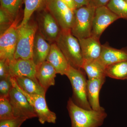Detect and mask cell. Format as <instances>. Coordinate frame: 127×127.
<instances>
[{"mask_svg": "<svg viewBox=\"0 0 127 127\" xmlns=\"http://www.w3.org/2000/svg\"><path fill=\"white\" fill-rule=\"evenodd\" d=\"M37 30L36 23L30 21L23 26H18L15 59H32L33 44Z\"/></svg>", "mask_w": 127, "mask_h": 127, "instance_id": "3957f363", "label": "cell"}, {"mask_svg": "<svg viewBox=\"0 0 127 127\" xmlns=\"http://www.w3.org/2000/svg\"><path fill=\"white\" fill-rule=\"evenodd\" d=\"M78 40L84 61L97 60L100 58L102 49L100 39L91 36Z\"/></svg>", "mask_w": 127, "mask_h": 127, "instance_id": "4fadbf2b", "label": "cell"}, {"mask_svg": "<svg viewBox=\"0 0 127 127\" xmlns=\"http://www.w3.org/2000/svg\"><path fill=\"white\" fill-rule=\"evenodd\" d=\"M0 7L15 19L22 0H0Z\"/></svg>", "mask_w": 127, "mask_h": 127, "instance_id": "d4e9b609", "label": "cell"}, {"mask_svg": "<svg viewBox=\"0 0 127 127\" xmlns=\"http://www.w3.org/2000/svg\"><path fill=\"white\" fill-rule=\"evenodd\" d=\"M15 118L9 97L0 96V121Z\"/></svg>", "mask_w": 127, "mask_h": 127, "instance_id": "cb8c5ba5", "label": "cell"}, {"mask_svg": "<svg viewBox=\"0 0 127 127\" xmlns=\"http://www.w3.org/2000/svg\"><path fill=\"white\" fill-rule=\"evenodd\" d=\"M12 86L24 94L34 108L39 122L41 124L46 123L55 124L57 117L56 113L48 108L45 99V95H30L26 93L19 87L14 77H11Z\"/></svg>", "mask_w": 127, "mask_h": 127, "instance_id": "8992f818", "label": "cell"}, {"mask_svg": "<svg viewBox=\"0 0 127 127\" xmlns=\"http://www.w3.org/2000/svg\"><path fill=\"white\" fill-rule=\"evenodd\" d=\"M46 0H25V7L23 19L19 25L23 26L30 21L34 12L45 6Z\"/></svg>", "mask_w": 127, "mask_h": 127, "instance_id": "7402d4cb", "label": "cell"}, {"mask_svg": "<svg viewBox=\"0 0 127 127\" xmlns=\"http://www.w3.org/2000/svg\"><path fill=\"white\" fill-rule=\"evenodd\" d=\"M106 76L117 79L127 80V61L120 62L107 66Z\"/></svg>", "mask_w": 127, "mask_h": 127, "instance_id": "44dd1931", "label": "cell"}, {"mask_svg": "<svg viewBox=\"0 0 127 127\" xmlns=\"http://www.w3.org/2000/svg\"><path fill=\"white\" fill-rule=\"evenodd\" d=\"M10 78L0 79V96L9 97V94L13 87Z\"/></svg>", "mask_w": 127, "mask_h": 127, "instance_id": "4316f807", "label": "cell"}, {"mask_svg": "<svg viewBox=\"0 0 127 127\" xmlns=\"http://www.w3.org/2000/svg\"><path fill=\"white\" fill-rule=\"evenodd\" d=\"M125 1H126V0H125Z\"/></svg>", "mask_w": 127, "mask_h": 127, "instance_id": "836d02e7", "label": "cell"}, {"mask_svg": "<svg viewBox=\"0 0 127 127\" xmlns=\"http://www.w3.org/2000/svg\"><path fill=\"white\" fill-rule=\"evenodd\" d=\"M95 7L87 5L74 11V18L71 29L72 35L78 39L91 36Z\"/></svg>", "mask_w": 127, "mask_h": 127, "instance_id": "5b68a950", "label": "cell"}, {"mask_svg": "<svg viewBox=\"0 0 127 127\" xmlns=\"http://www.w3.org/2000/svg\"><path fill=\"white\" fill-rule=\"evenodd\" d=\"M98 60L106 67L111 64L127 61V47L116 49L106 43L102 45L101 53Z\"/></svg>", "mask_w": 127, "mask_h": 127, "instance_id": "9a60e30c", "label": "cell"}, {"mask_svg": "<svg viewBox=\"0 0 127 127\" xmlns=\"http://www.w3.org/2000/svg\"><path fill=\"white\" fill-rule=\"evenodd\" d=\"M66 76L71 84L73 94L72 99L75 104L87 110H92L88 100L87 82L86 75L81 69L70 66Z\"/></svg>", "mask_w": 127, "mask_h": 127, "instance_id": "277c9868", "label": "cell"}, {"mask_svg": "<svg viewBox=\"0 0 127 127\" xmlns=\"http://www.w3.org/2000/svg\"><path fill=\"white\" fill-rule=\"evenodd\" d=\"M67 108L71 119V127H99L106 118L105 110H87L75 104L71 98L67 101Z\"/></svg>", "mask_w": 127, "mask_h": 127, "instance_id": "6da1fadb", "label": "cell"}, {"mask_svg": "<svg viewBox=\"0 0 127 127\" xmlns=\"http://www.w3.org/2000/svg\"><path fill=\"white\" fill-rule=\"evenodd\" d=\"M17 22L15 21L10 27L0 34V59L10 63L15 60L17 41Z\"/></svg>", "mask_w": 127, "mask_h": 127, "instance_id": "ba28073f", "label": "cell"}, {"mask_svg": "<svg viewBox=\"0 0 127 127\" xmlns=\"http://www.w3.org/2000/svg\"><path fill=\"white\" fill-rule=\"evenodd\" d=\"M15 18L2 8L0 9V34L9 28L14 21Z\"/></svg>", "mask_w": 127, "mask_h": 127, "instance_id": "484cf974", "label": "cell"}, {"mask_svg": "<svg viewBox=\"0 0 127 127\" xmlns=\"http://www.w3.org/2000/svg\"><path fill=\"white\" fill-rule=\"evenodd\" d=\"M119 18L107 6L96 8L93 21L91 36L100 39L102 34L107 28Z\"/></svg>", "mask_w": 127, "mask_h": 127, "instance_id": "30bf717a", "label": "cell"}, {"mask_svg": "<svg viewBox=\"0 0 127 127\" xmlns=\"http://www.w3.org/2000/svg\"><path fill=\"white\" fill-rule=\"evenodd\" d=\"M9 98L15 117H24L27 119L37 117L34 108L26 97L14 87L11 89Z\"/></svg>", "mask_w": 127, "mask_h": 127, "instance_id": "9c48e42d", "label": "cell"}, {"mask_svg": "<svg viewBox=\"0 0 127 127\" xmlns=\"http://www.w3.org/2000/svg\"><path fill=\"white\" fill-rule=\"evenodd\" d=\"M67 6L74 11L76 9V6L73 0H62Z\"/></svg>", "mask_w": 127, "mask_h": 127, "instance_id": "1f68e13d", "label": "cell"}, {"mask_svg": "<svg viewBox=\"0 0 127 127\" xmlns=\"http://www.w3.org/2000/svg\"><path fill=\"white\" fill-rule=\"evenodd\" d=\"M27 119L15 117L12 119L0 121V127H20Z\"/></svg>", "mask_w": 127, "mask_h": 127, "instance_id": "83f0119b", "label": "cell"}, {"mask_svg": "<svg viewBox=\"0 0 127 127\" xmlns=\"http://www.w3.org/2000/svg\"><path fill=\"white\" fill-rule=\"evenodd\" d=\"M106 6L120 18L127 20V3L125 0H110Z\"/></svg>", "mask_w": 127, "mask_h": 127, "instance_id": "603a6c76", "label": "cell"}, {"mask_svg": "<svg viewBox=\"0 0 127 127\" xmlns=\"http://www.w3.org/2000/svg\"><path fill=\"white\" fill-rule=\"evenodd\" d=\"M57 74L55 68L47 61H45L37 67L36 74L37 80L46 92L50 87L55 85V78Z\"/></svg>", "mask_w": 127, "mask_h": 127, "instance_id": "e0dca14e", "label": "cell"}, {"mask_svg": "<svg viewBox=\"0 0 127 127\" xmlns=\"http://www.w3.org/2000/svg\"><path fill=\"white\" fill-rule=\"evenodd\" d=\"M106 81V77L98 79H88L87 82L88 100L92 109L95 111L104 110L100 106L99 93Z\"/></svg>", "mask_w": 127, "mask_h": 127, "instance_id": "ac0fdd59", "label": "cell"}, {"mask_svg": "<svg viewBox=\"0 0 127 127\" xmlns=\"http://www.w3.org/2000/svg\"><path fill=\"white\" fill-rule=\"evenodd\" d=\"M76 9L84 6L88 5L89 0H73Z\"/></svg>", "mask_w": 127, "mask_h": 127, "instance_id": "4dcf8cb0", "label": "cell"}, {"mask_svg": "<svg viewBox=\"0 0 127 127\" xmlns=\"http://www.w3.org/2000/svg\"><path fill=\"white\" fill-rule=\"evenodd\" d=\"M45 6L62 30H71L74 21V11L62 0H46Z\"/></svg>", "mask_w": 127, "mask_h": 127, "instance_id": "52a82bcc", "label": "cell"}, {"mask_svg": "<svg viewBox=\"0 0 127 127\" xmlns=\"http://www.w3.org/2000/svg\"><path fill=\"white\" fill-rule=\"evenodd\" d=\"M9 64V63L5 61L0 59V79L11 77Z\"/></svg>", "mask_w": 127, "mask_h": 127, "instance_id": "f1b7e54d", "label": "cell"}, {"mask_svg": "<svg viewBox=\"0 0 127 127\" xmlns=\"http://www.w3.org/2000/svg\"><path fill=\"white\" fill-rule=\"evenodd\" d=\"M37 26L41 34L51 44L55 42L62 31L56 20L47 10L39 16Z\"/></svg>", "mask_w": 127, "mask_h": 127, "instance_id": "8fae6325", "label": "cell"}, {"mask_svg": "<svg viewBox=\"0 0 127 127\" xmlns=\"http://www.w3.org/2000/svg\"><path fill=\"white\" fill-rule=\"evenodd\" d=\"M46 61L51 64L57 74L62 75H66L70 66L55 42L51 44L50 52Z\"/></svg>", "mask_w": 127, "mask_h": 127, "instance_id": "5bb4252c", "label": "cell"}, {"mask_svg": "<svg viewBox=\"0 0 127 127\" xmlns=\"http://www.w3.org/2000/svg\"><path fill=\"white\" fill-rule=\"evenodd\" d=\"M9 65L11 77L29 78L39 84L36 77L37 66L32 59H15Z\"/></svg>", "mask_w": 127, "mask_h": 127, "instance_id": "7c38bea8", "label": "cell"}, {"mask_svg": "<svg viewBox=\"0 0 127 127\" xmlns=\"http://www.w3.org/2000/svg\"><path fill=\"white\" fill-rule=\"evenodd\" d=\"M110 0H89L88 5L95 8L106 6Z\"/></svg>", "mask_w": 127, "mask_h": 127, "instance_id": "f546056e", "label": "cell"}, {"mask_svg": "<svg viewBox=\"0 0 127 127\" xmlns=\"http://www.w3.org/2000/svg\"><path fill=\"white\" fill-rule=\"evenodd\" d=\"M126 1H127V0H126Z\"/></svg>", "mask_w": 127, "mask_h": 127, "instance_id": "d6a6232c", "label": "cell"}, {"mask_svg": "<svg viewBox=\"0 0 127 127\" xmlns=\"http://www.w3.org/2000/svg\"><path fill=\"white\" fill-rule=\"evenodd\" d=\"M50 48L51 44L46 40L37 30L34 39L32 57L37 67L46 61Z\"/></svg>", "mask_w": 127, "mask_h": 127, "instance_id": "2e32d148", "label": "cell"}, {"mask_svg": "<svg viewBox=\"0 0 127 127\" xmlns=\"http://www.w3.org/2000/svg\"><path fill=\"white\" fill-rule=\"evenodd\" d=\"M70 65L81 69L84 62L78 39L72 34L71 30H62L55 42Z\"/></svg>", "mask_w": 127, "mask_h": 127, "instance_id": "7a4b0ae2", "label": "cell"}, {"mask_svg": "<svg viewBox=\"0 0 127 127\" xmlns=\"http://www.w3.org/2000/svg\"><path fill=\"white\" fill-rule=\"evenodd\" d=\"M82 69L86 73L88 79L106 77V66L99 60L84 61Z\"/></svg>", "mask_w": 127, "mask_h": 127, "instance_id": "d6986e66", "label": "cell"}, {"mask_svg": "<svg viewBox=\"0 0 127 127\" xmlns=\"http://www.w3.org/2000/svg\"><path fill=\"white\" fill-rule=\"evenodd\" d=\"M17 84L24 92L30 95H45L46 91L38 83L29 78H14Z\"/></svg>", "mask_w": 127, "mask_h": 127, "instance_id": "ffe728a7", "label": "cell"}]
</instances>
